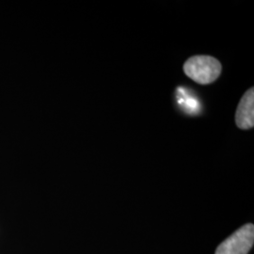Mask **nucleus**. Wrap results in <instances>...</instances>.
<instances>
[{
	"label": "nucleus",
	"instance_id": "f257e3e1",
	"mask_svg": "<svg viewBox=\"0 0 254 254\" xmlns=\"http://www.w3.org/2000/svg\"><path fill=\"white\" fill-rule=\"evenodd\" d=\"M221 64L210 56H193L184 64V72L193 81L207 85L216 81L221 73Z\"/></svg>",
	"mask_w": 254,
	"mask_h": 254
},
{
	"label": "nucleus",
	"instance_id": "f03ea898",
	"mask_svg": "<svg viewBox=\"0 0 254 254\" xmlns=\"http://www.w3.org/2000/svg\"><path fill=\"white\" fill-rule=\"evenodd\" d=\"M254 242V224L248 223L218 246L216 254H248Z\"/></svg>",
	"mask_w": 254,
	"mask_h": 254
},
{
	"label": "nucleus",
	"instance_id": "7ed1b4c3",
	"mask_svg": "<svg viewBox=\"0 0 254 254\" xmlns=\"http://www.w3.org/2000/svg\"><path fill=\"white\" fill-rule=\"evenodd\" d=\"M236 124L243 130L254 127V89L245 92L238 104L236 113Z\"/></svg>",
	"mask_w": 254,
	"mask_h": 254
},
{
	"label": "nucleus",
	"instance_id": "20e7f679",
	"mask_svg": "<svg viewBox=\"0 0 254 254\" xmlns=\"http://www.w3.org/2000/svg\"><path fill=\"white\" fill-rule=\"evenodd\" d=\"M179 91H181V93H179L178 101L184 107V109L189 110L190 113H193V111L197 112L199 109V103L197 99L188 95V93H186L184 89H179Z\"/></svg>",
	"mask_w": 254,
	"mask_h": 254
}]
</instances>
